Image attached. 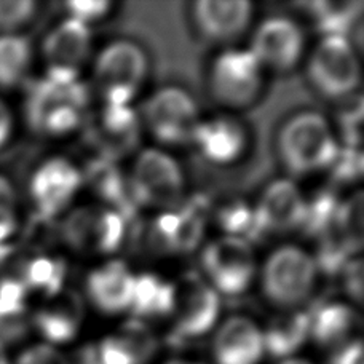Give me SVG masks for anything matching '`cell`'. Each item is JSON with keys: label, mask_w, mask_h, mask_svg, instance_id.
Returning <instances> with one entry per match:
<instances>
[{"label": "cell", "mask_w": 364, "mask_h": 364, "mask_svg": "<svg viewBox=\"0 0 364 364\" xmlns=\"http://www.w3.org/2000/svg\"><path fill=\"white\" fill-rule=\"evenodd\" d=\"M192 144L206 160L216 165L233 164L246 147V132L230 117L200 122L192 136Z\"/></svg>", "instance_id": "21"}, {"label": "cell", "mask_w": 364, "mask_h": 364, "mask_svg": "<svg viewBox=\"0 0 364 364\" xmlns=\"http://www.w3.org/2000/svg\"><path fill=\"white\" fill-rule=\"evenodd\" d=\"M309 79L329 100L350 97L358 90L360 60L347 37H323L309 60Z\"/></svg>", "instance_id": "5"}, {"label": "cell", "mask_w": 364, "mask_h": 364, "mask_svg": "<svg viewBox=\"0 0 364 364\" xmlns=\"http://www.w3.org/2000/svg\"><path fill=\"white\" fill-rule=\"evenodd\" d=\"M88 139L97 157L115 161L134 151L139 142V120L129 106L104 107L88 127Z\"/></svg>", "instance_id": "12"}, {"label": "cell", "mask_w": 364, "mask_h": 364, "mask_svg": "<svg viewBox=\"0 0 364 364\" xmlns=\"http://www.w3.org/2000/svg\"><path fill=\"white\" fill-rule=\"evenodd\" d=\"M31 56L28 38L15 34L0 36V87H16L28 74Z\"/></svg>", "instance_id": "29"}, {"label": "cell", "mask_w": 364, "mask_h": 364, "mask_svg": "<svg viewBox=\"0 0 364 364\" xmlns=\"http://www.w3.org/2000/svg\"><path fill=\"white\" fill-rule=\"evenodd\" d=\"M174 283L166 282L154 273L134 277V288L129 310L138 320H155L173 314Z\"/></svg>", "instance_id": "25"}, {"label": "cell", "mask_w": 364, "mask_h": 364, "mask_svg": "<svg viewBox=\"0 0 364 364\" xmlns=\"http://www.w3.org/2000/svg\"><path fill=\"white\" fill-rule=\"evenodd\" d=\"M91 53V29L85 23L66 18L48 32L43 41V56L48 70L79 74Z\"/></svg>", "instance_id": "17"}, {"label": "cell", "mask_w": 364, "mask_h": 364, "mask_svg": "<svg viewBox=\"0 0 364 364\" xmlns=\"http://www.w3.org/2000/svg\"><path fill=\"white\" fill-rule=\"evenodd\" d=\"M201 265L218 294H243L256 275L251 243L237 237H223L208 245L201 255Z\"/></svg>", "instance_id": "6"}, {"label": "cell", "mask_w": 364, "mask_h": 364, "mask_svg": "<svg viewBox=\"0 0 364 364\" xmlns=\"http://www.w3.org/2000/svg\"><path fill=\"white\" fill-rule=\"evenodd\" d=\"M0 364H10L9 358H6V352H5V346L0 342Z\"/></svg>", "instance_id": "46"}, {"label": "cell", "mask_w": 364, "mask_h": 364, "mask_svg": "<svg viewBox=\"0 0 364 364\" xmlns=\"http://www.w3.org/2000/svg\"><path fill=\"white\" fill-rule=\"evenodd\" d=\"M299 6L309 13L324 37H347V32L360 19L364 5L360 0H310Z\"/></svg>", "instance_id": "26"}, {"label": "cell", "mask_w": 364, "mask_h": 364, "mask_svg": "<svg viewBox=\"0 0 364 364\" xmlns=\"http://www.w3.org/2000/svg\"><path fill=\"white\" fill-rule=\"evenodd\" d=\"M134 273L122 261H110L88 275L87 291L90 301L104 314H120L132 305Z\"/></svg>", "instance_id": "18"}, {"label": "cell", "mask_w": 364, "mask_h": 364, "mask_svg": "<svg viewBox=\"0 0 364 364\" xmlns=\"http://www.w3.org/2000/svg\"><path fill=\"white\" fill-rule=\"evenodd\" d=\"M123 342V346L132 353L136 364H147L157 353L159 342L157 337L152 333L146 321H141L138 318L128 320L120 328L119 334H115Z\"/></svg>", "instance_id": "33"}, {"label": "cell", "mask_w": 364, "mask_h": 364, "mask_svg": "<svg viewBox=\"0 0 364 364\" xmlns=\"http://www.w3.org/2000/svg\"><path fill=\"white\" fill-rule=\"evenodd\" d=\"M218 364H257L262 358V333L248 318H229L219 328L213 346Z\"/></svg>", "instance_id": "19"}, {"label": "cell", "mask_w": 364, "mask_h": 364, "mask_svg": "<svg viewBox=\"0 0 364 364\" xmlns=\"http://www.w3.org/2000/svg\"><path fill=\"white\" fill-rule=\"evenodd\" d=\"M178 225L174 233V255H187L197 250L205 235L208 216H210V201L205 195H195L186 203L179 205Z\"/></svg>", "instance_id": "27"}, {"label": "cell", "mask_w": 364, "mask_h": 364, "mask_svg": "<svg viewBox=\"0 0 364 364\" xmlns=\"http://www.w3.org/2000/svg\"><path fill=\"white\" fill-rule=\"evenodd\" d=\"M13 128V120L9 107L0 101V147H2L6 141H9Z\"/></svg>", "instance_id": "45"}, {"label": "cell", "mask_w": 364, "mask_h": 364, "mask_svg": "<svg viewBox=\"0 0 364 364\" xmlns=\"http://www.w3.org/2000/svg\"><path fill=\"white\" fill-rule=\"evenodd\" d=\"M16 205L15 188L10 184V181L0 176V219L13 218Z\"/></svg>", "instance_id": "44"}, {"label": "cell", "mask_w": 364, "mask_h": 364, "mask_svg": "<svg viewBox=\"0 0 364 364\" xmlns=\"http://www.w3.org/2000/svg\"><path fill=\"white\" fill-rule=\"evenodd\" d=\"M127 220L106 206H83L69 214L61 225V237L79 252L112 255L125 238Z\"/></svg>", "instance_id": "8"}, {"label": "cell", "mask_w": 364, "mask_h": 364, "mask_svg": "<svg viewBox=\"0 0 364 364\" xmlns=\"http://www.w3.org/2000/svg\"><path fill=\"white\" fill-rule=\"evenodd\" d=\"M334 229L339 232L343 242L352 251L358 255L363 248V193L356 192L352 198L341 201L339 211L334 219Z\"/></svg>", "instance_id": "31"}, {"label": "cell", "mask_w": 364, "mask_h": 364, "mask_svg": "<svg viewBox=\"0 0 364 364\" xmlns=\"http://www.w3.org/2000/svg\"><path fill=\"white\" fill-rule=\"evenodd\" d=\"M68 275V265L60 257L38 256L26 265L23 278H19L26 289L41 292L47 297H55L64 291Z\"/></svg>", "instance_id": "28"}, {"label": "cell", "mask_w": 364, "mask_h": 364, "mask_svg": "<svg viewBox=\"0 0 364 364\" xmlns=\"http://www.w3.org/2000/svg\"><path fill=\"white\" fill-rule=\"evenodd\" d=\"M356 324L358 315L350 305L331 302L310 314V336L318 346L336 350L355 341Z\"/></svg>", "instance_id": "23"}, {"label": "cell", "mask_w": 364, "mask_h": 364, "mask_svg": "<svg viewBox=\"0 0 364 364\" xmlns=\"http://www.w3.org/2000/svg\"><path fill=\"white\" fill-rule=\"evenodd\" d=\"M16 364H70L64 356L50 346H36L19 356Z\"/></svg>", "instance_id": "41"}, {"label": "cell", "mask_w": 364, "mask_h": 364, "mask_svg": "<svg viewBox=\"0 0 364 364\" xmlns=\"http://www.w3.org/2000/svg\"><path fill=\"white\" fill-rule=\"evenodd\" d=\"M18 245V224L13 218L0 219V262L13 255Z\"/></svg>", "instance_id": "42"}, {"label": "cell", "mask_w": 364, "mask_h": 364, "mask_svg": "<svg viewBox=\"0 0 364 364\" xmlns=\"http://www.w3.org/2000/svg\"><path fill=\"white\" fill-rule=\"evenodd\" d=\"M282 364H311V363L304 361V360H284Z\"/></svg>", "instance_id": "47"}, {"label": "cell", "mask_w": 364, "mask_h": 364, "mask_svg": "<svg viewBox=\"0 0 364 364\" xmlns=\"http://www.w3.org/2000/svg\"><path fill=\"white\" fill-rule=\"evenodd\" d=\"M278 152L292 174L305 176L333 165L339 144L324 117L301 112L291 117L279 129Z\"/></svg>", "instance_id": "1"}, {"label": "cell", "mask_w": 364, "mask_h": 364, "mask_svg": "<svg viewBox=\"0 0 364 364\" xmlns=\"http://www.w3.org/2000/svg\"><path fill=\"white\" fill-rule=\"evenodd\" d=\"M147 128L165 144H186L198 127V109L187 91L166 87L154 93L144 107Z\"/></svg>", "instance_id": "10"}, {"label": "cell", "mask_w": 364, "mask_h": 364, "mask_svg": "<svg viewBox=\"0 0 364 364\" xmlns=\"http://www.w3.org/2000/svg\"><path fill=\"white\" fill-rule=\"evenodd\" d=\"M329 364H363V342L355 339L336 348L333 356L329 358Z\"/></svg>", "instance_id": "43"}, {"label": "cell", "mask_w": 364, "mask_h": 364, "mask_svg": "<svg viewBox=\"0 0 364 364\" xmlns=\"http://www.w3.org/2000/svg\"><path fill=\"white\" fill-rule=\"evenodd\" d=\"M147 70V56L138 45L128 41L109 43L97 56L95 66V79L104 102L129 106L144 83Z\"/></svg>", "instance_id": "3"}, {"label": "cell", "mask_w": 364, "mask_h": 364, "mask_svg": "<svg viewBox=\"0 0 364 364\" xmlns=\"http://www.w3.org/2000/svg\"><path fill=\"white\" fill-rule=\"evenodd\" d=\"M219 296L197 273L174 284L173 341L182 343L210 333L219 318Z\"/></svg>", "instance_id": "7"}, {"label": "cell", "mask_w": 364, "mask_h": 364, "mask_svg": "<svg viewBox=\"0 0 364 364\" xmlns=\"http://www.w3.org/2000/svg\"><path fill=\"white\" fill-rule=\"evenodd\" d=\"M343 284H346L347 294L361 304L363 301V262L360 257L350 259L343 267Z\"/></svg>", "instance_id": "40"}, {"label": "cell", "mask_w": 364, "mask_h": 364, "mask_svg": "<svg viewBox=\"0 0 364 364\" xmlns=\"http://www.w3.org/2000/svg\"><path fill=\"white\" fill-rule=\"evenodd\" d=\"M218 224L225 232V237L243 238L246 242L259 240L255 208L245 201L235 200L220 208L218 213Z\"/></svg>", "instance_id": "32"}, {"label": "cell", "mask_w": 364, "mask_h": 364, "mask_svg": "<svg viewBox=\"0 0 364 364\" xmlns=\"http://www.w3.org/2000/svg\"><path fill=\"white\" fill-rule=\"evenodd\" d=\"M28 289L19 278H5L0 282V316L28 314Z\"/></svg>", "instance_id": "36"}, {"label": "cell", "mask_w": 364, "mask_h": 364, "mask_svg": "<svg viewBox=\"0 0 364 364\" xmlns=\"http://www.w3.org/2000/svg\"><path fill=\"white\" fill-rule=\"evenodd\" d=\"M197 29L213 42H230L243 34L252 16L246 0H198L193 4Z\"/></svg>", "instance_id": "16"}, {"label": "cell", "mask_w": 364, "mask_h": 364, "mask_svg": "<svg viewBox=\"0 0 364 364\" xmlns=\"http://www.w3.org/2000/svg\"><path fill=\"white\" fill-rule=\"evenodd\" d=\"M304 214L305 198L294 182L289 179L272 182L255 208L259 237L301 229Z\"/></svg>", "instance_id": "14"}, {"label": "cell", "mask_w": 364, "mask_h": 364, "mask_svg": "<svg viewBox=\"0 0 364 364\" xmlns=\"http://www.w3.org/2000/svg\"><path fill=\"white\" fill-rule=\"evenodd\" d=\"M66 9L69 11V18L90 24L106 16L112 9V4L106 0H73L66 4Z\"/></svg>", "instance_id": "38"}, {"label": "cell", "mask_w": 364, "mask_h": 364, "mask_svg": "<svg viewBox=\"0 0 364 364\" xmlns=\"http://www.w3.org/2000/svg\"><path fill=\"white\" fill-rule=\"evenodd\" d=\"M316 265L307 251L282 246L267 257L262 269V289L272 304L294 310L314 291Z\"/></svg>", "instance_id": "2"}, {"label": "cell", "mask_w": 364, "mask_h": 364, "mask_svg": "<svg viewBox=\"0 0 364 364\" xmlns=\"http://www.w3.org/2000/svg\"><path fill=\"white\" fill-rule=\"evenodd\" d=\"M83 321V302L74 291H61L34 315L36 329L45 341L61 346L74 341Z\"/></svg>", "instance_id": "22"}, {"label": "cell", "mask_w": 364, "mask_h": 364, "mask_svg": "<svg viewBox=\"0 0 364 364\" xmlns=\"http://www.w3.org/2000/svg\"><path fill=\"white\" fill-rule=\"evenodd\" d=\"M333 179L339 184H353L363 178V154L360 147H342L337 152L333 165Z\"/></svg>", "instance_id": "35"}, {"label": "cell", "mask_w": 364, "mask_h": 364, "mask_svg": "<svg viewBox=\"0 0 364 364\" xmlns=\"http://www.w3.org/2000/svg\"><path fill=\"white\" fill-rule=\"evenodd\" d=\"M90 96L79 74L47 70L43 79L34 82L26 100V119L29 127L38 133L43 120L61 107H77L85 110Z\"/></svg>", "instance_id": "11"}, {"label": "cell", "mask_w": 364, "mask_h": 364, "mask_svg": "<svg viewBox=\"0 0 364 364\" xmlns=\"http://www.w3.org/2000/svg\"><path fill=\"white\" fill-rule=\"evenodd\" d=\"M82 171L64 159H51L31 179V197L42 216L53 219L82 187Z\"/></svg>", "instance_id": "15"}, {"label": "cell", "mask_w": 364, "mask_h": 364, "mask_svg": "<svg viewBox=\"0 0 364 364\" xmlns=\"http://www.w3.org/2000/svg\"><path fill=\"white\" fill-rule=\"evenodd\" d=\"M211 93L229 107H245L256 100L262 87V66L250 50H229L213 63Z\"/></svg>", "instance_id": "9"}, {"label": "cell", "mask_w": 364, "mask_h": 364, "mask_svg": "<svg viewBox=\"0 0 364 364\" xmlns=\"http://www.w3.org/2000/svg\"><path fill=\"white\" fill-rule=\"evenodd\" d=\"M166 364H197V363H188V361H170V363H166Z\"/></svg>", "instance_id": "48"}, {"label": "cell", "mask_w": 364, "mask_h": 364, "mask_svg": "<svg viewBox=\"0 0 364 364\" xmlns=\"http://www.w3.org/2000/svg\"><path fill=\"white\" fill-rule=\"evenodd\" d=\"M82 181L87 182L96 197H100L106 208L119 213L125 220H132L138 211L133 198L128 178L122 173L115 161L96 157L85 166Z\"/></svg>", "instance_id": "20"}, {"label": "cell", "mask_w": 364, "mask_h": 364, "mask_svg": "<svg viewBox=\"0 0 364 364\" xmlns=\"http://www.w3.org/2000/svg\"><path fill=\"white\" fill-rule=\"evenodd\" d=\"M36 6L32 0H0V31L11 32L29 23Z\"/></svg>", "instance_id": "37"}, {"label": "cell", "mask_w": 364, "mask_h": 364, "mask_svg": "<svg viewBox=\"0 0 364 364\" xmlns=\"http://www.w3.org/2000/svg\"><path fill=\"white\" fill-rule=\"evenodd\" d=\"M363 123V97L352 96L339 110V132L343 147H360Z\"/></svg>", "instance_id": "34"}, {"label": "cell", "mask_w": 364, "mask_h": 364, "mask_svg": "<svg viewBox=\"0 0 364 364\" xmlns=\"http://www.w3.org/2000/svg\"><path fill=\"white\" fill-rule=\"evenodd\" d=\"M128 182L138 206L173 211L184 197V174L178 161L157 149H147L138 155Z\"/></svg>", "instance_id": "4"}, {"label": "cell", "mask_w": 364, "mask_h": 364, "mask_svg": "<svg viewBox=\"0 0 364 364\" xmlns=\"http://www.w3.org/2000/svg\"><path fill=\"white\" fill-rule=\"evenodd\" d=\"M310 336V314L289 310L273 318L262 333L264 350L275 358H288L297 352Z\"/></svg>", "instance_id": "24"}, {"label": "cell", "mask_w": 364, "mask_h": 364, "mask_svg": "<svg viewBox=\"0 0 364 364\" xmlns=\"http://www.w3.org/2000/svg\"><path fill=\"white\" fill-rule=\"evenodd\" d=\"M341 200L333 188H321L310 200H305L302 232L307 237H320L333 225Z\"/></svg>", "instance_id": "30"}, {"label": "cell", "mask_w": 364, "mask_h": 364, "mask_svg": "<svg viewBox=\"0 0 364 364\" xmlns=\"http://www.w3.org/2000/svg\"><path fill=\"white\" fill-rule=\"evenodd\" d=\"M305 38L299 26L288 18H269L259 24L250 50L261 66L289 70L301 60Z\"/></svg>", "instance_id": "13"}, {"label": "cell", "mask_w": 364, "mask_h": 364, "mask_svg": "<svg viewBox=\"0 0 364 364\" xmlns=\"http://www.w3.org/2000/svg\"><path fill=\"white\" fill-rule=\"evenodd\" d=\"M95 348L101 364H136L132 353L117 336L106 337Z\"/></svg>", "instance_id": "39"}]
</instances>
